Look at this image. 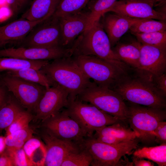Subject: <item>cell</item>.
Segmentation results:
<instances>
[{
    "mask_svg": "<svg viewBox=\"0 0 166 166\" xmlns=\"http://www.w3.org/2000/svg\"><path fill=\"white\" fill-rule=\"evenodd\" d=\"M72 56L97 57L128 73L130 68L122 61L112 48L109 37L100 20L81 34L70 48Z\"/></svg>",
    "mask_w": 166,
    "mask_h": 166,
    "instance_id": "obj_1",
    "label": "cell"
},
{
    "mask_svg": "<svg viewBox=\"0 0 166 166\" xmlns=\"http://www.w3.org/2000/svg\"><path fill=\"white\" fill-rule=\"evenodd\" d=\"M54 83L69 93V100L77 96L93 83L82 71L72 56L57 59L40 69Z\"/></svg>",
    "mask_w": 166,
    "mask_h": 166,
    "instance_id": "obj_2",
    "label": "cell"
},
{
    "mask_svg": "<svg viewBox=\"0 0 166 166\" xmlns=\"http://www.w3.org/2000/svg\"><path fill=\"white\" fill-rule=\"evenodd\" d=\"M136 73L135 76L125 75L112 89L131 103L164 109L165 97L153 82Z\"/></svg>",
    "mask_w": 166,
    "mask_h": 166,
    "instance_id": "obj_3",
    "label": "cell"
},
{
    "mask_svg": "<svg viewBox=\"0 0 166 166\" xmlns=\"http://www.w3.org/2000/svg\"><path fill=\"white\" fill-rule=\"evenodd\" d=\"M139 140L137 138L116 144H109L99 141L93 136L85 139L81 145L92 156L91 166H120L122 156L132 154L138 147Z\"/></svg>",
    "mask_w": 166,
    "mask_h": 166,
    "instance_id": "obj_4",
    "label": "cell"
},
{
    "mask_svg": "<svg viewBox=\"0 0 166 166\" xmlns=\"http://www.w3.org/2000/svg\"><path fill=\"white\" fill-rule=\"evenodd\" d=\"M76 98L92 104L121 121L127 120L128 106L122 97L113 89L93 82Z\"/></svg>",
    "mask_w": 166,
    "mask_h": 166,
    "instance_id": "obj_5",
    "label": "cell"
},
{
    "mask_svg": "<svg viewBox=\"0 0 166 166\" xmlns=\"http://www.w3.org/2000/svg\"><path fill=\"white\" fill-rule=\"evenodd\" d=\"M69 101L66 112L78 123L88 137H92L100 128L121 121L90 103L77 98Z\"/></svg>",
    "mask_w": 166,
    "mask_h": 166,
    "instance_id": "obj_6",
    "label": "cell"
},
{
    "mask_svg": "<svg viewBox=\"0 0 166 166\" xmlns=\"http://www.w3.org/2000/svg\"><path fill=\"white\" fill-rule=\"evenodd\" d=\"M72 56L85 75L100 86L112 89L128 74L96 57L83 55Z\"/></svg>",
    "mask_w": 166,
    "mask_h": 166,
    "instance_id": "obj_7",
    "label": "cell"
},
{
    "mask_svg": "<svg viewBox=\"0 0 166 166\" xmlns=\"http://www.w3.org/2000/svg\"><path fill=\"white\" fill-rule=\"evenodd\" d=\"M164 109L132 103L128 106V121L131 128L140 135L138 139L145 143L154 141V130L159 123L165 121Z\"/></svg>",
    "mask_w": 166,
    "mask_h": 166,
    "instance_id": "obj_8",
    "label": "cell"
},
{
    "mask_svg": "<svg viewBox=\"0 0 166 166\" xmlns=\"http://www.w3.org/2000/svg\"><path fill=\"white\" fill-rule=\"evenodd\" d=\"M21 43L23 46L22 47H25L62 46L59 18L53 14L38 24L29 32Z\"/></svg>",
    "mask_w": 166,
    "mask_h": 166,
    "instance_id": "obj_9",
    "label": "cell"
},
{
    "mask_svg": "<svg viewBox=\"0 0 166 166\" xmlns=\"http://www.w3.org/2000/svg\"><path fill=\"white\" fill-rule=\"evenodd\" d=\"M1 81L8 90L29 111H35L46 89L39 84L7 73L2 77Z\"/></svg>",
    "mask_w": 166,
    "mask_h": 166,
    "instance_id": "obj_10",
    "label": "cell"
},
{
    "mask_svg": "<svg viewBox=\"0 0 166 166\" xmlns=\"http://www.w3.org/2000/svg\"><path fill=\"white\" fill-rule=\"evenodd\" d=\"M43 122L46 130L61 140L81 145L88 137L78 123L68 115L65 109Z\"/></svg>",
    "mask_w": 166,
    "mask_h": 166,
    "instance_id": "obj_11",
    "label": "cell"
},
{
    "mask_svg": "<svg viewBox=\"0 0 166 166\" xmlns=\"http://www.w3.org/2000/svg\"><path fill=\"white\" fill-rule=\"evenodd\" d=\"M155 0H119L107 10L130 18L165 21L166 13L155 9Z\"/></svg>",
    "mask_w": 166,
    "mask_h": 166,
    "instance_id": "obj_12",
    "label": "cell"
},
{
    "mask_svg": "<svg viewBox=\"0 0 166 166\" xmlns=\"http://www.w3.org/2000/svg\"><path fill=\"white\" fill-rule=\"evenodd\" d=\"M166 68V48L141 45L136 73L153 81L165 73Z\"/></svg>",
    "mask_w": 166,
    "mask_h": 166,
    "instance_id": "obj_13",
    "label": "cell"
},
{
    "mask_svg": "<svg viewBox=\"0 0 166 166\" xmlns=\"http://www.w3.org/2000/svg\"><path fill=\"white\" fill-rule=\"evenodd\" d=\"M69 97L68 92L57 84L45 89L35 111L36 118L43 122L54 115L67 107Z\"/></svg>",
    "mask_w": 166,
    "mask_h": 166,
    "instance_id": "obj_14",
    "label": "cell"
},
{
    "mask_svg": "<svg viewBox=\"0 0 166 166\" xmlns=\"http://www.w3.org/2000/svg\"><path fill=\"white\" fill-rule=\"evenodd\" d=\"M72 56L70 48L13 47L0 49V57H8L31 60H54Z\"/></svg>",
    "mask_w": 166,
    "mask_h": 166,
    "instance_id": "obj_15",
    "label": "cell"
},
{
    "mask_svg": "<svg viewBox=\"0 0 166 166\" xmlns=\"http://www.w3.org/2000/svg\"><path fill=\"white\" fill-rule=\"evenodd\" d=\"M59 18L61 45L70 48L77 38L91 26L89 12L82 10Z\"/></svg>",
    "mask_w": 166,
    "mask_h": 166,
    "instance_id": "obj_16",
    "label": "cell"
},
{
    "mask_svg": "<svg viewBox=\"0 0 166 166\" xmlns=\"http://www.w3.org/2000/svg\"><path fill=\"white\" fill-rule=\"evenodd\" d=\"M42 138L46 150L44 166H61L68 154L82 148L80 145L59 139L46 130Z\"/></svg>",
    "mask_w": 166,
    "mask_h": 166,
    "instance_id": "obj_17",
    "label": "cell"
},
{
    "mask_svg": "<svg viewBox=\"0 0 166 166\" xmlns=\"http://www.w3.org/2000/svg\"><path fill=\"white\" fill-rule=\"evenodd\" d=\"M45 20L32 21L22 18L0 26V49L8 45L21 43L35 26Z\"/></svg>",
    "mask_w": 166,
    "mask_h": 166,
    "instance_id": "obj_18",
    "label": "cell"
},
{
    "mask_svg": "<svg viewBox=\"0 0 166 166\" xmlns=\"http://www.w3.org/2000/svg\"><path fill=\"white\" fill-rule=\"evenodd\" d=\"M101 22L109 39L111 46L117 44L131 26L140 19L125 16L115 13L104 14Z\"/></svg>",
    "mask_w": 166,
    "mask_h": 166,
    "instance_id": "obj_19",
    "label": "cell"
},
{
    "mask_svg": "<svg viewBox=\"0 0 166 166\" xmlns=\"http://www.w3.org/2000/svg\"><path fill=\"white\" fill-rule=\"evenodd\" d=\"M61 0H34L22 18L30 21L46 20L54 13Z\"/></svg>",
    "mask_w": 166,
    "mask_h": 166,
    "instance_id": "obj_20",
    "label": "cell"
},
{
    "mask_svg": "<svg viewBox=\"0 0 166 166\" xmlns=\"http://www.w3.org/2000/svg\"><path fill=\"white\" fill-rule=\"evenodd\" d=\"M141 45L133 41L117 44L113 49L122 61L135 70L139 66Z\"/></svg>",
    "mask_w": 166,
    "mask_h": 166,
    "instance_id": "obj_21",
    "label": "cell"
},
{
    "mask_svg": "<svg viewBox=\"0 0 166 166\" xmlns=\"http://www.w3.org/2000/svg\"><path fill=\"white\" fill-rule=\"evenodd\" d=\"M94 135H107L113 136L121 140L126 142L139 138V133L131 128L118 122L105 126L96 130Z\"/></svg>",
    "mask_w": 166,
    "mask_h": 166,
    "instance_id": "obj_22",
    "label": "cell"
},
{
    "mask_svg": "<svg viewBox=\"0 0 166 166\" xmlns=\"http://www.w3.org/2000/svg\"><path fill=\"white\" fill-rule=\"evenodd\" d=\"M49 62L47 60H31L12 57H0V71L29 68L40 69Z\"/></svg>",
    "mask_w": 166,
    "mask_h": 166,
    "instance_id": "obj_23",
    "label": "cell"
},
{
    "mask_svg": "<svg viewBox=\"0 0 166 166\" xmlns=\"http://www.w3.org/2000/svg\"><path fill=\"white\" fill-rule=\"evenodd\" d=\"M23 148L33 166H44L46 148L39 139L32 136L26 142Z\"/></svg>",
    "mask_w": 166,
    "mask_h": 166,
    "instance_id": "obj_24",
    "label": "cell"
},
{
    "mask_svg": "<svg viewBox=\"0 0 166 166\" xmlns=\"http://www.w3.org/2000/svg\"><path fill=\"white\" fill-rule=\"evenodd\" d=\"M7 73L13 76L39 84L48 89L54 83L40 69L32 68L8 71Z\"/></svg>",
    "mask_w": 166,
    "mask_h": 166,
    "instance_id": "obj_25",
    "label": "cell"
},
{
    "mask_svg": "<svg viewBox=\"0 0 166 166\" xmlns=\"http://www.w3.org/2000/svg\"><path fill=\"white\" fill-rule=\"evenodd\" d=\"M132 154L138 157L152 160L159 166L166 165V143L156 146L136 148Z\"/></svg>",
    "mask_w": 166,
    "mask_h": 166,
    "instance_id": "obj_26",
    "label": "cell"
},
{
    "mask_svg": "<svg viewBox=\"0 0 166 166\" xmlns=\"http://www.w3.org/2000/svg\"><path fill=\"white\" fill-rule=\"evenodd\" d=\"M22 110L11 97L0 108V130L6 129Z\"/></svg>",
    "mask_w": 166,
    "mask_h": 166,
    "instance_id": "obj_27",
    "label": "cell"
},
{
    "mask_svg": "<svg viewBox=\"0 0 166 166\" xmlns=\"http://www.w3.org/2000/svg\"><path fill=\"white\" fill-rule=\"evenodd\" d=\"M129 30L132 34L164 31L166 30V23L165 21L154 19H140Z\"/></svg>",
    "mask_w": 166,
    "mask_h": 166,
    "instance_id": "obj_28",
    "label": "cell"
},
{
    "mask_svg": "<svg viewBox=\"0 0 166 166\" xmlns=\"http://www.w3.org/2000/svg\"><path fill=\"white\" fill-rule=\"evenodd\" d=\"M91 0H61L53 15L58 18L79 12Z\"/></svg>",
    "mask_w": 166,
    "mask_h": 166,
    "instance_id": "obj_29",
    "label": "cell"
},
{
    "mask_svg": "<svg viewBox=\"0 0 166 166\" xmlns=\"http://www.w3.org/2000/svg\"><path fill=\"white\" fill-rule=\"evenodd\" d=\"M117 0H95L88 3V11L89 12L91 26L101 19L102 16L107 13Z\"/></svg>",
    "mask_w": 166,
    "mask_h": 166,
    "instance_id": "obj_30",
    "label": "cell"
},
{
    "mask_svg": "<svg viewBox=\"0 0 166 166\" xmlns=\"http://www.w3.org/2000/svg\"><path fill=\"white\" fill-rule=\"evenodd\" d=\"M133 34L141 44L166 48V30Z\"/></svg>",
    "mask_w": 166,
    "mask_h": 166,
    "instance_id": "obj_31",
    "label": "cell"
},
{
    "mask_svg": "<svg viewBox=\"0 0 166 166\" xmlns=\"http://www.w3.org/2000/svg\"><path fill=\"white\" fill-rule=\"evenodd\" d=\"M92 161L90 154L82 147L80 150L68 154L61 166H89L91 165Z\"/></svg>",
    "mask_w": 166,
    "mask_h": 166,
    "instance_id": "obj_32",
    "label": "cell"
},
{
    "mask_svg": "<svg viewBox=\"0 0 166 166\" xmlns=\"http://www.w3.org/2000/svg\"><path fill=\"white\" fill-rule=\"evenodd\" d=\"M33 130L29 127L5 136L6 147L12 148L22 147L26 142L33 136Z\"/></svg>",
    "mask_w": 166,
    "mask_h": 166,
    "instance_id": "obj_33",
    "label": "cell"
},
{
    "mask_svg": "<svg viewBox=\"0 0 166 166\" xmlns=\"http://www.w3.org/2000/svg\"><path fill=\"white\" fill-rule=\"evenodd\" d=\"M33 116L28 111L22 110L16 117L12 123L5 129L6 135L29 127Z\"/></svg>",
    "mask_w": 166,
    "mask_h": 166,
    "instance_id": "obj_34",
    "label": "cell"
},
{
    "mask_svg": "<svg viewBox=\"0 0 166 166\" xmlns=\"http://www.w3.org/2000/svg\"><path fill=\"white\" fill-rule=\"evenodd\" d=\"M5 150L11 158L14 166H33L23 147L16 148L6 147Z\"/></svg>",
    "mask_w": 166,
    "mask_h": 166,
    "instance_id": "obj_35",
    "label": "cell"
},
{
    "mask_svg": "<svg viewBox=\"0 0 166 166\" xmlns=\"http://www.w3.org/2000/svg\"><path fill=\"white\" fill-rule=\"evenodd\" d=\"M154 141L160 144L166 143V122H160L154 132Z\"/></svg>",
    "mask_w": 166,
    "mask_h": 166,
    "instance_id": "obj_36",
    "label": "cell"
},
{
    "mask_svg": "<svg viewBox=\"0 0 166 166\" xmlns=\"http://www.w3.org/2000/svg\"><path fill=\"white\" fill-rule=\"evenodd\" d=\"M155 85L163 96H166V75L164 73L156 77L153 80Z\"/></svg>",
    "mask_w": 166,
    "mask_h": 166,
    "instance_id": "obj_37",
    "label": "cell"
},
{
    "mask_svg": "<svg viewBox=\"0 0 166 166\" xmlns=\"http://www.w3.org/2000/svg\"><path fill=\"white\" fill-rule=\"evenodd\" d=\"M14 166L12 159L5 150L0 155V166Z\"/></svg>",
    "mask_w": 166,
    "mask_h": 166,
    "instance_id": "obj_38",
    "label": "cell"
},
{
    "mask_svg": "<svg viewBox=\"0 0 166 166\" xmlns=\"http://www.w3.org/2000/svg\"><path fill=\"white\" fill-rule=\"evenodd\" d=\"M132 162L133 166H153L154 163L148 160H146L144 158H140L133 156L132 157Z\"/></svg>",
    "mask_w": 166,
    "mask_h": 166,
    "instance_id": "obj_39",
    "label": "cell"
},
{
    "mask_svg": "<svg viewBox=\"0 0 166 166\" xmlns=\"http://www.w3.org/2000/svg\"><path fill=\"white\" fill-rule=\"evenodd\" d=\"M7 5L12 12L16 14L20 9L18 0H6Z\"/></svg>",
    "mask_w": 166,
    "mask_h": 166,
    "instance_id": "obj_40",
    "label": "cell"
},
{
    "mask_svg": "<svg viewBox=\"0 0 166 166\" xmlns=\"http://www.w3.org/2000/svg\"><path fill=\"white\" fill-rule=\"evenodd\" d=\"M5 88L6 87L2 82V83L0 82V108L8 98Z\"/></svg>",
    "mask_w": 166,
    "mask_h": 166,
    "instance_id": "obj_41",
    "label": "cell"
},
{
    "mask_svg": "<svg viewBox=\"0 0 166 166\" xmlns=\"http://www.w3.org/2000/svg\"><path fill=\"white\" fill-rule=\"evenodd\" d=\"M6 147L5 136H0V155L4 152Z\"/></svg>",
    "mask_w": 166,
    "mask_h": 166,
    "instance_id": "obj_42",
    "label": "cell"
},
{
    "mask_svg": "<svg viewBox=\"0 0 166 166\" xmlns=\"http://www.w3.org/2000/svg\"><path fill=\"white\" fill-rule=\"evenodd\" d=\"M166 0H155V7L162 6L165 4Z\"/></svg>",
    "mask_w": 166,
    "mask_h": 166,
    "instance_id": "obj_43",
    "label": "cell"
},
{
    "mask_svg": "<svg viewBox=\"0 0 166 166\" xmlns=\"http://www.w3.org/2000/svg\"><path fill=\"white\" fill-rule=\"evenodd\" d=\"M28 0H18L19 5L20 9L26 4Z\"/></svg>",
    "mask_w": 166,
    "mask_h": 166,
    "instance_id": "obj_44",
    "label": "cell"
},
{
    "mask_svg": "<svg viewBox=\"0 0 166 166\" xmlns=\"http://www.w3.org/2000/svg\"><path fill=\"white\" fill-rule=\"evenodd\" d=\"M7 5L6 0H0V7Z\"/></svg>",
    "mask_w": 166,
    "mask_h": 166,
    "instance_id": "obj_45",
    "label": "cell"
}]
</instances>
